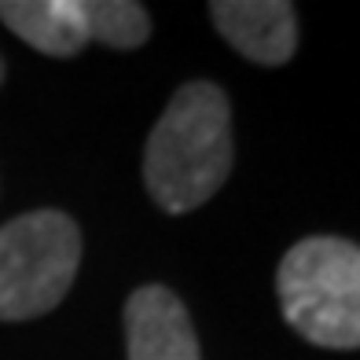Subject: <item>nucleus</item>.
Masks as SVG:
<instances>
[{
	"label": "nucleus",
	"instance_id": "20e7f679",
	"mask_svg": "<svg viewBox=\"0 0 360 360\" xmlns=\"http://www.w3.org/2000/svg\"><path fill=\"white\" fill-rule=\"evenodd\" d=\"M125 349L129 360H202L184 302L162 283H147L129 294Z\"/></svg>",
	"mask_w": 360,
	"mask_h": 360
},
{
	"label": "nucleus",
	"instance_id": "6e6552de",
	"mask_svg": "<svg viewBox=\"0 0 360 360\" xmlns=\"http://www.w3.org/2000/svg\"><path fill=\"white\" fill-rule=\"evenodd\" d=\"M0 81H4V59H0Z\"/></svg>",
	"mask_w": 360,
	"mask_h": 360
},
{
	"label": "nucleus",
	"instance_id": "7ed1b4c3",
	"mask_svg": "<svg viewBox=\"0 0 360 360\" xmlns=\"http://www.w3.org/2000/svg\"><path fill=\"white\" fill-rule=\"evenodd\" d=\"M81 265V232L59 210L0 224V320H34L67 298Z\"/></svg>",
	"mask_w": 360,
	"mask_h": 360
},
{
	"label": "nucleus",
	"instance_id": "39448f33",
	"mask_svg": "<svg viewBox=\"0 0 360 360\" xmlns=\"http://www.w3.org/2000/svg\"><path fill=\"white\" fill-rule=\"evenodd\" d=\"M217 34L261 67H283L298 52V11L287 0H214Z\"/></svg>",
	"mask_w": 360,
	"mask_h": 360
},
{
	"label": "nucleus",
	"instance_id": "f03ea898",
	"mask_svg": "<svg viewBox=\"0 0 360 360\" xmlns=\"http://www.w3.org/2000/svg\"><path fill=\"white\" fill-rule=\"evenodd\" d=\"M283 320L323 349H360V247L338 236L302 239L276 272Z\"/></svg>",
	"mask_w": 360,
	"mask_h": 360
},
{
	"label": "nucleus",
	"instance_id": "0eeeda50",
	"mask_svg": "<svg viewBox=\"0 0 360 360\" xmlns=\"http://www.w3.org/2000/svg\"><path fill=\"white\" fill-rule=\"evenodd\" d=\"M92 41L118 52H133L151 37V19L136 0H89Z\"/></svg>",
	"mask_w": 360,
	"mask_h": 360
},
{
	"label": "nucleus",
	"instance_id": "423d86ee",
	"mask_svg": "<svg viewBox=\"0 0 360 360\" xmlns=\"http://www.w3.org/2000/svg\"><path fill=\"white\" fill-rule=\"evenodd\" d=\"M0 22L56 59H70L92 41L89 0H0Z\"/></svg>",
	"mask_w": 360,
	"mask_h": 360
},
{
	"label": "nucleus",
	"instance_id": "f257e3e1",
	"mask_svg": "<svg viewBox=\"0 0 360 360\" xmlns=\"http://www.w3.org/2000/svg\"><path fill=\"white\" fill-rule=\"evenodd\" d=\"M232 173V107L214 81L173 92L143 147V184L166 214L210 202Z\"/></svg>",
	"mask_w": 360,
	"mask_h": 360
}]
</instances>
